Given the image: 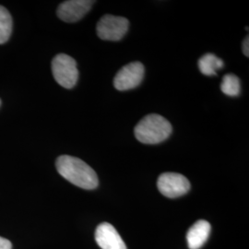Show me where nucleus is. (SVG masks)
<instances>
[{
  "label": "nucleus",
  "mask_w": 249,
  "mask_h": 249,
  "mask_svg": "<svg viewBox=\"0 0 249 249\" xmlns=\"http://www.w3.org/2000/svg\"><path fill=\"white\" fill-rule=\"evenodd\" d=\"M172 124L163 116L151 114L143 117L134 129L136 139L144 144H159L172 134Z\"/></svg>",
  "instance_id": "nucleus-2"
},
{
  "label": "nucleus",
  "mask_w": 249,
  "mask_h": 249,
  "mask_svg": "<svg viewBox=\"0 0 249 249\" xmlns=\"http://www.w3.org/2000/svg\"><path fill=\"white\" fill-rule=\"evenodd\" d=\"M157 187L163 196L176 198L187 194L190 189V183L181 174L163 173L158 178Z\"/></svg>",
  "instance_id": "nucleus-5"
},
{
  "label": "nucleus",
  "mask_w": 249,
  "mask_h": 249,
  "mask_svg": "<svg viewBox=\"0 0 249 249\" xmlns=\"http://www.w3.org/2000/svg\"><path fill=\"white\" fill-rule=\"evenodd\" d=\"M52 72L55 81L66 89H71L79 79L77 62L66 53H59L53 57Z\"/></svg>",
  "instance_id": "nucleus-3"
},
{
  "label": "nucleus",
  "mask_w": 249,
  "mask_h": 249,
  "mask_svg": "<svg viewBox=\"0 0 249 249\" xmlns=\"http://www.w3.org/2000/svg\"><path fill=\"white\" fill-rule=\"evenodd\" d=\"M94 3L95 1L90 0L65 1L57 9V16L65 22H76L89 12Z\"/></svg>",
  "instance_id": "nucleus-7"
},
{
  "label": "nucleus",
  "mask_w": 249,
  "mask_h": 249,
  "mask_svg": "<svg viewBox=\"0 0 249 249\" xmlns=\"http://www.w3.org/2000/svg\"><path fill=\"white\" fill-rule=\"evenodd\" d=\"M223 61L213 53H206L198 60V68L205 76H215L217 71L223 69Z\"/></svg>",
  "instance_id": "nucleus-10"
},
{
  "label": "nucleus",
  "mask_w": 249,
  "mask_h": 249,
  "mask_svg": "<svg viewBox=\"0 0 249 249\" xmlns=\"http://www.w3.org/2000/svg\"><path fill=\"white\" fill-rule=\"evenodd\" d=\"M59 175L73 185L83 189H94L98 187V177L95 171L79 158L62 155L55 161Z\"/></svg>",
  "instance_id": "nucleus-1"
},
{
  "label": "nucleus",
  "mask_w": 249,
  "mask_h": 249,
  "mask_svg": "<svg viewBox=\"0 0 249 249\" xmlns=\"http://www.w3.org/2000/svg\"><path fill=\"white\" fill-rule=\"evenodd\" d=\"M95 240L102 249H126L124 241L110 223L99 224L95 231Z\"/></svg>",
  "instance_id": "nucleus-8"
},
{
  "label": "nucleus",
  "mask_w": 249,
  "mask_h": 249,
  "mask_svg": "<svg viewBox=\"0 0 249 249\" xmlns=\"http://www.w3.org/2000/svg\"><path fill=\"white\" fill-rule=\"evenodd\" d=\"M221 89L228 96H238L241 90L240 80L238 77L233 74H226L223 77Z\"/></svg>",
  "instance_id": "nucleus-12"
},
{
  "label": "nucleus",
  "mask_w": 249,
  "mask_h": 249,
  "mask_svg": "<svg viewBox=\"0 0 249 249\" xmlns=\"http://www.w3.org/2000/svg\"><path fill=\"white\" fill-rule=\"evenodd\" d=\"M12 249V245L10 243V241L3 238L0 236V249Z\"/></svg>",
  "instance_id": "nucleus-13"
},
{
  "label": "nucleus",
  "mask_w": 249,
  "mask_h": 249,
  "mask_svg": "<svg viewBox=\"0 0 249 249\" xmlns=\"http://www.w3.org/2000/svg\"><path fill=\"white\" fill-rule=\"evenodd\" d=\"M127 18L114 15H105L96 26L97 36L106 41H120L128 31Z\"/></svg>",
  "instance_id": "nucleus-4"
},
{
  "label": "nucleus",
  "mask_w": 249,
  "mask_h": 249,
  "mask_svg": "<svg viewBox=\"0 0 249 249\" xmlns=\"http://www.w3.org/2000/svg\"><path fill=\"white\" fill-rule=\"evenodd\" d=\"M12 17L9 10L0 6V45L9 41L12 33Z\"/></svg>",
  "instance_id": "nucleus-11"
},
{
  "label": "nucleus",
  "mask_w": 249,
  "mask_h": 249,
  "mask_svg": "<svg viewBox=\"0 0 249 249\" xmlns=\"http://www.w3.org/2000/svg\"><path fill=\"white\" fill-rule=\"evenodd\" d=\"M243 53L244 54L249 57V36L246 37V39L243 42Z\"/></svg>",
  "instance_id": "nucleus-14"
},
{
  "label": "nucleus",
  "mask_w": 249,
  "mask_h": 249,
  "mask_svg": "<svg viewBox=\"0 0 249 249\" xmlns=\"http://www.w3.org/2000/svg\"><path fill=\"white\" fill-rule=\"evenodd\" d=\"M0 106H1V100H0Z\"/></svg>",
  "instance_id": "nucleus-15"
},
{
  "label": "nucleus",
  "mask_w": 249,
  "mask_h": 249,
  "mask_svg": "<svg viewBox=\"0 0 249 249\" xmlns=\"http://www.w3.org/2000/svg\"><path fill=\"white\" fill-rule=\"evenodd\" d=\"M211 232V224L204 220L194 223L187 231V246L190 249H199L208 240Z\"/></svg>",
  "instance_id": "nucleus-9"
},
{
  "label": "nucleus",
  "mask_w": 249,
  "mask_h": 249,
  "mask_svg": "<svg viewBox=\"0 0 249 249\" xmlns=\"http://www.w3.org/2000/svg\"><path fill=\"white\" fill-rule=\"evenodd\" d=\"M145 69L142 63L131 62L123 67L114 79L115 88L124 91L138 87L144 78Z\"/></svg>",
  "instance_id": "nucleus-6"
}]
</instances>
